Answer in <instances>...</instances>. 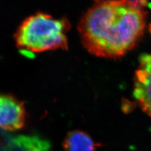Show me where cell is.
<instances>
[{
    "label": "cell",
    "instance_id": "cell-1",
    "mask_svg": "<svg viewBox=\"0 0 151 151\" xmlns=\"http://www.w3.org/2000/svg\"><path fill=\"white\" fill-rule=\"evenodd\" d=\"M147 12L132 1H96L78 23L82 44L91 54L116 59L124 55L142 36Z\"/></svg>",
    "mask_w": 151,
    "mask_h": 151
},
{
    "label": "cell",
    "instance_id": "cell-2",
    "mask_svg": "<svg viewBox=\"0 0 151 151\" xmlns=\"http://www.w3.org/2000/svg\"><path fill=\"white\" fill-rule=\"evenodd\" d=\"M70 24L65 18H58L37 12L26 18L14 35L17 47L25 55L47 50L67 49V33Z\"/></svg>",
    "mask_w": 151,
    "mask_h": 151
},
{
    "label": "cell",
    "instance_id": "cell-3",
    "mask_svg": "<svg viewBox=\"0 0 151 151\" xmlns=\"http://www.w3.org/2000/svg\"><path fill=\"white\" fill-rule=\"evenodd\" d=\"M134 82L135 100L142 111L151 117V54L140 56Z\"/></svg>",
    "mask_w": 151,
    "mask_h": 151
},
{
    "label": "cell",
    "instance_id": "cell-4",
    "mask_svg": "<svg viewBox=\"0 0 151 151\" xmlns=\"http://www.w3.org/2000/svg\"><path fill=\"white\" fill-rule=\"evenodd\" d=\"M26 111L24 104L11 94L0 93V129L15 131L24 126Z\"/></svg>",
    "mask_w": 151,
    "mask_h": 151
},
{
    "label": "cell",
    "instance_id": "cell-5",
    "mask_svg": "<svg viewBox=\"0 0 151 151\" xmlns=\"http://www.w3.org/2000/svg\"><path fill=\"white\" fill-rule=\"evenodd\" d=\"M100 145L90 135L82 130L69 132L63 142L64 151H96Z\"/></svg>",
    "mask_w": 151,
    "mask_h": 151
},
{
    "label": "cell",
    "instance_id": "cell-6",
    "mask_svg": "<svg viewBox=\"0 0 151 151\" xmlns=\"http://www.w3.org/2000/svg\"><path fill=\"white\" fill-rule=\"evenodd\" d=\"M149 30H150V34H151V23H150V25L149 26Z\"/></svg>",
    "mask_w": 151,
    "mask_h": 151
}]
</instances>
